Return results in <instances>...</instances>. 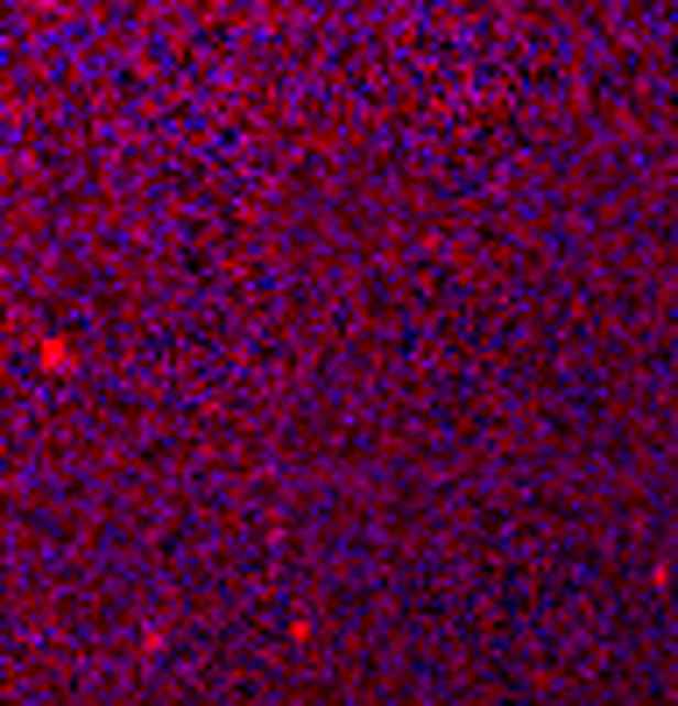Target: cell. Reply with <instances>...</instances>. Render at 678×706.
I'll return each mask as SVG.
<instances>
[{"label":"cell","instance_id":"obj_1","mask_svg":"<svg viewBox=\"0 0 678 706\" xmlns=\"http://www.w3.org/2000/svg\"><path fill=\"white\" fill-rule=\"evenodd\" d=\"M36 361L50 367V375H72V340H43V346H36Z\"/></svg>","mask_w":678,"mask_h":706}]
</instances>
